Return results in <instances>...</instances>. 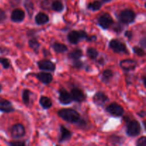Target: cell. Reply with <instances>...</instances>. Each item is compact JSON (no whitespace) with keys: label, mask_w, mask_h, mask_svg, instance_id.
Segmentation results:
<instances>
[{"label":"cell","mask_w":146,"mask_h":146,"mask_svg":"<svg viewBox=\"0 0 146 146\" xmlns=\"http://www.w3.org/2000/svg\"><path fill=\"white\" fill-rule=\"evenodd\" d=\"M113 72L112 70L111 69H106L103 71L102 74H101V79L102 82L105 83V84H108L110 82L112 78L113 77Z\"/></svg>","instance_id":"obj_19"},{"label":"cell","mask_w":146,"mask_h":146,"mask_svg":"<svg viewBox=\"0 0 146 146\" xmlns=\"http://www.w3.org/2000/svg\"><path fill=\"white\" fill-rule=\"evenodd\" d=\"M81 39H85L88 41H96L97 37L96 36H88L87 33L84 30H80V31H76V30H73L71 31L67 35V40L68 42L71 44H78Z\"/></svg>","instance_id":"obj_1"},{"label":"cell","mask_w":146,"mask_h":146,"mask_svg":"<svg viewBox=\"0 0 146 146\" xmlns=\"http://www.w3.org/2000/svg\"><path fill=\"white\" fill-rule=\"evenodd\" d=\"M11 3H15V4H18L21 0H10Z\"/></svg>","instance_id":"obj_41"},{"label":"cell","mask_w":146,"mask_h":146,"mask_svg":"<svg viewBox=\"0 0 146 146\" xmlns=\"http://www.w3.org/2000/svg\"><path fill=\"white\" fill-rule=\"evenodd\" d=\"M109 47L115 53H118V54H119V53H124V54H129L125 44L118 39L111 40L109 42Z\"/></svg>","instance_id":"obj_5"},{"label":"cell","mask_w":146,"mask_h":146,"mask_svg":"<svg viewBox=\"0 0 146 146\" xmlns=\"http://www.w3.org/2000/svg\"><path fill=\"white\" fill-rule=\"evenodd\" d=\"M24 7L27 9V13L29 15V17H31L34 13V4H33L32 1L31 0H26L25 2H24Z\"/></svg>","instance_id":"obj_29"},{"label":"cell","mask_w":146,"mask_h":146,"mask_svg":"<svg viewBox=\"0 0 146 146\" xmlns=\"http://www.w3.org/2000/svg\"><path fill=\"white\" fill-rule=\"evenodd\" d=\"M101 1H102V2H104V3H108V2H110L111 0H101Z\"/></svg>","instance_id":"obj_44"},{"label":"cell","mask_w":146,"mask_h":146,"mask_svg":"<svg viewBox=\"0 0 146 146\" xmlns=\"http://www.w3.org/2000/svg\"><path fill=\"white\" fill-rule=\"evenodd\" d=\"M58 115L61 119L69 123L78 124L81 121V115L78 112L72 108H63L58 111Z\"/></svg>","instance_id":"obj_2"},{"label":"cell","mask_w":146,"mask_h":146,"mask_svg":"<svg viewBox=\"0 0 146 146\" xmlns=\"http://www.w3.org/2000/svg\"><path fill=\"white\" fill-rule=\"evenodd\" d=\"M31 92L29 89H24L22 92V100L26 106L29 105L30 102V95Z\"/></svg>","instance_id":"obj_27"},{"label":"cell","mask_w":146,"mask_h":146,"mask_svg":"<svg viewBox=\"0 0 146 146\" xmlns=\"http://www.w3.org/2000/svg\"><path fill=\"white\" fill-rule=\"evenodd\" d=\"M120 66L124 71L129 72V71H135L138 66V63L135 60L133 59H123L120 62Z\"/></svg>","instance_id":"obj_10"},{"label":"cell","mask_w":146,"mask_h":146,"mask_svg":"<svg viewBox=\"0 0 146 146\" xmlns=\"http://www.w3.org/2000/svg\"><path fill=\"white\" fill-rule=\"evenodd\" d=\"M83 56V51L80 48H75L68 54V57L71 60L80 59Z\"/></svg>","instance_id":"obj_22"},{"label":"cell","mask_w":146,"mask_h":146,"mask_svg":"<svg viewBox=\"0 0 146 146\" xmlns=\"http://www.w3.org/2000/svg\"><path fill=\"white\" fill-rule=\"evenodd\" d=\"M125 36L127 37L128 41H131L133 38V32L131 31L128 30V31H125Z\"/></svg>","instance_id":"obj_37"},{"label":"cell","mask_w":146,"mask_h":146,"mask_svg":"<svg viewBox=\"0 0 146 146\" xmlns=\"http://www.w3.org/2000/svg\"><path fill=\"white\" fill-rule=\"evenodd\" d=\"M138 115H139L140 117H141V118H145V112L144 111H140L139 113H138Z\"/></svg>","instance_id":"obj_39"},{"label":"cell","mask_w":146,"mask_h":146,"mask_svg":"<svg viewBox=\"0 0 146 146\" xmlns=\"http://www.w3.org/2000/svg\"><path fill=\"white\" fill-rule=\"evenodd\" d=\"M141 132V125L136 120H129L126 124V134L130 137L138 136Z\"/></svg>","instance_id":"obj_4"},{"label":"cell","mask_w":146,"mask_h":146,"mask_svg":"<svg viewBox=\"0 0 146 146\" xmlns=\"http://www.w3.org/2000/svg\"><path fill=\"white\" fill-rule=\"evenodd\" d=\"M59 93V96H58V101H59L60 104H63V105H68L71 104L73 101L72 97L70 93L66 91L64 88H61L58 91Z\"/></svg>","instance_id":"obj_13"},{"label":"cell","mask_w":146,"mask_h":146,"mask_svg":"<svg viewBox=\"0 0 146 146\" xmlns=\"http://www.w3.org/2000/svg\"><path fill=\"white\" fill-rule=\"evenodd\" d=\"M136 14L132 9H125L123 10L118 15V19L123 24H130L135 21Z\"/></svg>","instance_id":"obj_3"},{"label":"cell","mask_w":146,"mask_h":146,"mask_svg":"<svg viewBox=\"0 0 146 146\" xmlns=\"http://www.w3.org/2000/svg\"><path fill=\"white\" fill-rule=\"evenodd\" d=\"M49 21L48 15L44 12H38L35 17V22L37 25H44Z\"/></svg>","instance_id":"obj_18"},{"label":"cell","mask_w":146,"mask_h":146,"mask_svg":"<svg viewBox=\"0 0 146 146\" xmlns=\"http://www.w3.org/2000/svg\"><path fill=\"white\" fill-rule=\"evenodd\" d=\"M136 146H145L146 145V137L142 136L140 138H138V141L135 143Z\"/></svg>","instance_id":"obj_34"},{"label":"cell","mask_w":146,"mask_h":146,"mask_svg":"<svg viewBox=\"0 0 146 146\" xmlns=\"http://www.w3.org/2000/svg\"><path fill=\"white\" fill-rule=\"evenodd\" d=\"M6 19H7V14H6V12L4 10L0 9V24L4 22Z\"/></svg>","instance_id":"obj_36"},{"label":"cell","mask_w":146,"mask_h":146,"mask_svg":"<svg viewBox=\"0 0 146 146\" xmlns=\"http://www.w3.org/2000/svg\"><path fill=\"white\" fill-rule=\"evenodd\" d=\"M108 141L111 142L112 144H114V145H120V144H122L123 142V138L122 137L118 136V135H112L108 138Z\"/></svg>","instance_id":"obj_28"},{"label":"cell","mask_w":146,"mask_h":146,"mask_svg":"<svg viewBox=\"0 0 146 146\" xmlns=\"http://www.w3.org/2000/svg\"><path fill=\"white\" fill-rule=\"evenodd\" d=\"M133 51L134 54H136L138 56H144L145 55V52L144 51V48L142 47L139 46H134L133 47Z\"/></svg>","instance_id":"obj_31"},{"label":"cell","mask_w":146,"mask_h":146,"mask_svg":"<svg viewBox=\"0 0 146 146\" xmlns=\"http://www.w3.org/2000/svg\"><path fill=\"white\" fill-rule=\"evenodd\" d=\"M37 66L40 70L44 71L54 72L56 70V64L48 59L40 60L37 62Z\"/></svg>","instance_id":"obj_8"},{"label":"cell","mask_w":146,"mask_h":146,"mask_svg":"<svg viewBox=\"0 0 146 146\" xmlns=\"http://www.w3.org/2000/svg\"><path fill=\"white\" fill-rule=\"evenodd\" d=\"M98 63L100 64V65L103 66V65H104V64H105V61H104V58H100V59L98 61Z\"/></svg>","instance_id":"obj_40"},{"label":"cell","mask_w":146,"mask_h":146,"mask_svg":"<svg viewBox=\"0 0 146 146\" xmlns=\"http://www.w3.org/2000/svg\"><path fill=\"white\" fill-rule=\"evenodd\" d=\"M102 7V2L98 0H95L93 2H90L87 6V9L91 11H98Z\"/></svg>","instance_id":"obj_25"},{"label":"cell","mask_w":146,"mask_h":146,"mask_svg":"<svg viewBox=\"0 0 146 146\" xmlns=\"http://www.w3.org/2000/svg\"><path fill=\"white\" fill-rule=\"evenodd\" d=\"M52 48L57 54H62L68 50V47L66 46V45L59 42H54L52 45Z\"/></svg>","instance_id":"obj_20"},{"label":"cell","mask_w":146,"mask_h":146,"mask_svg":"<svg viewBox=\"0 0 146 146\" xmlns=\"http://www.w3.org/2000/svg\"><path fill=\"white\" fill-rule=\"evenodd\" d=\"M39 104L44 109H48L52 106V101L51 98L47 96H41L39 99Z\"/></svg>","instance_id":"obj_21"},{"label":"cell","mask_w":146,"mask_h":146,"mask_svg":"<svg viewBox=\"0 0 146 146\" xmlns=\"http://www.w3.org/2000/svg\"><path fill=\"white\" fill-rule=\"evenodd\" d=\"M71 95L72 97L73 101H76L78 103H82L86 99V96L84 94V91L78 88H73L71 90Z\"/></svg>","instance_id":"obj_11"},{"label":"cell","mask_w":146,"mask_h":146,"mask_svg":"<svg viewBox=\"0 0 146 146\" xmlns=\"http://www.w3.org/2000/svg\"><path fill=\"white\" fill-rule=\"evenodd\" d=\"M25 18V12L21 9H15L11 14V20L13 22H21Z\"/></svg>","instance_id":"obj_15"},{"label":"cell","mask_w":146,"mask_h":146,"mask_svg":"<svg viewBox=\"0 0 146 146\" xmlns=\"http://www.w3.org/2000/svg\"><path fill=\"white\" fill-rule=\"evenodd\" d=\"M1 91H2V85L0 84V92H1Z\"/></svg>","instance_id":"obj_45"},{"label":"cell","mask_w":146,"mask_h":146,"mask_svg":"<svg viewBox=\"0 0 146 146\" xmlns=\"http://www.w3.org/2000/svg\"><path fill=\"white\" fill-rule=\"evenodd\" d=\"M51 7L52 9V10L56 11V12H61L64 9V4L60 0H55V1H53Z\"/></svg>","instance_id":"obj_24"},{"label":"cell","mask_w":146,"mask_h":146,"mask_svg":"<svg viewBox=\"0 0 146 146\" xmlns=\"http://www.w3.org/2000/svg\"><path fill=\"white\" fill-rule=\"evenodd\" d=\"M43 52H44V55L45 56H48V54H50V52H48V51H47L46 52V49H44Z\"/></svg>","instance_id":"obj_43"},{"label":"cell","mask_w":146,"mask_h":146,"mask_svg":"<svg viewBox=\"0 0 146 146\" xmlns=\"http://www.w3.org/2000/svg\"><path fill=\"white\" fill-rule=\"evenodd\" d=\"M8 145L11 146H24L26 145V143L24 141H13L8 143Z\"/></svg>","instance_id":"obj_35"},{"label":"cell","mask_w":146,"mask_h":146,"mask_svg":"<svg viewBox=\"0 0 146 146\" xmlns=\"http://www.w3.org/2000/svg\"><path fill=\"white\" fill-rule=\"evenodd\" d=\"M14 108L12 104L9 101L6 99H1L0 101V111L6 113H11L14 111Z\"/></svg>","instance_id":"obj_17"},{"label":"cell","mask_w":146,"mask_h":146,"mask_svg":"<svg viewBox=\"0 0 146 146\" xmlns=\"http://www.w3.org/2000/svg\"><path fill=\"white\" fill-rule=\"evenodd\" d=\"M106 111L113 117H121L124 113V109L121 105L116 103L109 104L106 108Z\"/></svg>","instance_id":"obj_6"},{"label":"cell","mask_w":146,"mask_h":146,"mask_svg":"<svg viewBox=\"0 0 146 146\" xmlns=\"http://www.w3.org/2000/svg\"><path fill=\"white\" fill-rule=\"evenodd\" d=\"M37 79L45 85H48L53 81V76L48 72H40L36 74Z\"/></svg>","instance_id":"obj_16"},{"label":"cell","mask_w":146,"mask_h":146,"mask_svg":"<svg viewBox=\"0 0 146 146\" xmlns=\"http://www.w3.org/2000/svg\"><path fill=\"white\" fill-rule=\"evenodd\" d=\"M114 21L109 14H104L98 19V24L103 29H108L113 24Z\"/></svg>","instance_id":"obj_7"},{"label":"cell","mask_w":146,"mask_h":146,"mask_svg":"<svg viewBox=\"0 0 146 146\" xmlns=\"http://www.w3.org/2000/svg\"><path fill=\"white\" fill-rule=\"evenodd\" d=\"M109 101L108 96L102 91H98L93 97V101L98 106H103L107 101Z\"/></svg>","instance_id":"obj_12"},{"label":"cell","mask_w":146,"mask_h":146,"mask_svg":"<svg viewBox=\"0 0 146 146\" xmlns=\"http://www.w3.org/2000/svg\"><path fill=\"white\" fill-rule=\"evenodd\" d=\"M26 130L24 125L21 123H17L13 125L11 128V137L14 139H19L24 136Z\"/></svg>","instance_id":"obj_9"},{"label":"cell","mask_w":146,"mask_h":146,"mask_svg":"<svg viewBox=\"0 0 146 146\" xmlns=\"http://www.w3.org/2000/svg\"><path fill=\"white\" fill-rule=\"evenodd\" d=\"M145 76H143V85H144V86L145 87V84H146V81H145Z\"/></svg>","instance_id":"obj_42"},{"label":"cell","mask_w":146,"mask_h":146,"mask_svg":"<svg viewBox=\"0 0 146 146\" xmlns=\"http://www.w3.org/2000/svg\"><path fill=\"white\" fill-rule=\"evenodd\" d=\"M59 128L60 132H61V136H60L59 139H58V143H63L70 141L71 137H72V133L63 125H60Z\"/></svg>","instance_id":"obj_14"},{"label":"cell","mask_w":146,"mask_h":146,"mask_svg":"<svg viewBox=\"0 0 146 146\" xmlns=\"http://www.w3.org/2000/svg\"><path fill=\"white\" fill-rule=\"evenodd\" d=\"M72 67L74 68H77V69H81V68H84V63L81 61L80 59H76L72 60Z\"/></svg>","instance_id":"obj_32"},{"label":"cell","mask_w":146,"mask_h":146,"mask_svg":"<svg viewBox=\"0 0 146 146\" xmlns=\"http://www.w3.org/2000/svg\"><path fill=\"white\" fill-rule=\"evenodd\" d=\"M29 46L30 48L36 53V54H38V50L40 48V43L38 42V40L35 38H32L29 41Z\"/></svg>","instance_id":"obj_23"},{"label":"cell","mask_w":146,"mask_h":146,"mask_svg":"<svg viewBox=\"0 0 146 146\" xmlns=\"http://www.w3.org/2000/svg\"><path fill=\"white\" fill-rule=\"evenodd\" d=\"M140 44H141V46L143 48H145L146 46V38L145 37H143L141 39L140 41Z\"/></svg>","instance_id":"obj_38"},{"label":"cell","mask_w":146,"mask_h":146,"mask_svg":"<svg viewBox=\"0 0 146 146\" xmlns=\"http://www.w3.org/2000/svg\"><path fill=\"white\" fill-rule=\"evenodd\" d=\"M111 27H112L113 30L115 33H117V34H120V33H121L122 32L123 29L122 25L120 24H118V23L115 24V23L113 22V24L111 25Z\"/></svg>","instance_id":"obj_33"},{"label":"cell","mask_w":146,"mask_h":146,"mask_svg":"<svg viewBox=\"0 0 146 146\" xmlns=\"http://www.w3.org/2000/svg\"><path fill=\"white\" fill-rule=\"evenodd\" d=\"M0 64L2 65L4 69H8L11 67V61L5 57H0Z\"/></svg>","instance_id":"obj_30"},{"label":"cell","mask_w":146,"mask_h":146,"mask_svg":"<svg viewBox=\"0 0 146 146\" xmlns=\"http://www.w3.org/2000/svg\"><path fill=\"white\" fill-rule=\"evenodd\" d=\"M0 51H1V48H0Z\"/></svg>","instance_id":"obj_46"},{"label":"cell","mask_w":146,"mask_h":146,"mask_svg":"<svg viewBox=\"0 0 146 146\" xmlns=\"http://www.w3.org/2000/svg\"><path fill=\"white\" fill-rule=\"evenodd\" d=\"M86 54L88 58L91 60L96 59L97 57L98 56V51H97L96 48H93V47H88L87 48Z\"/></svg>","instance_id":"obj_26"}]
</instances>
